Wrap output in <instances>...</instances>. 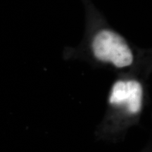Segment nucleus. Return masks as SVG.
<instances>
[{
	"label": "nucleus",
	"instance_id": "f257e3e1",
	"mask_svg": "<svg viewBox=\"0 0 152 152\" xmlns=\"http://www.w3.org/2000/svg\"><path fill=\"white\" fill-rule=\"evenodd\" d=\"M66 60H79L95 68L121 74L132 71L151 57V49L136 47L112 27L94 7L86 13L83 38L75 47L64 51Z\"/></svg>",
	"mask_w": 152,
	"mask_h": 152
}]
</instances>
